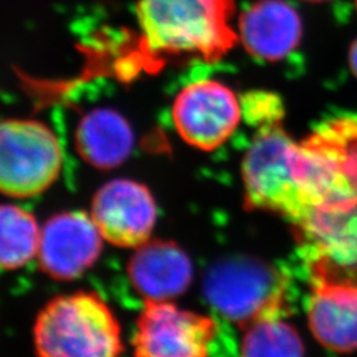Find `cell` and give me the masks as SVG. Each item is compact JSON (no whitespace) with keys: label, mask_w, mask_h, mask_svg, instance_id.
I'll return each mask as SVG.
<instances>
[{"label":"cell","mask_w":357,"mask_h":357,"mask_svg":"<svg viewBox=\"0 0 357 357\" xmlns=\"http://www.w3.org/2000/svg\"><path fill=\"white\" fill-rule=\"evenodd\" d=\"M301 215L293 225L311 282L357 283V118L299 142Z\"/></svg>","instance_id":"cell-1"},{"label":"cell","mask_w":357,"mask_h":357,"mask_svg":"<svg viewBox=\"0 0 357 357\" xmlns=\"http://www.w3.org/2000/svg\"><path fill=\"white\" fill-rule=\"evenodd\" d=\"M234 0H137L139 50L150 61L174 57L218 61L238 41Z\"/></svg>","instance_id":"cell-2"},{"label":"cell","mask_w":357,"mask_h":357,"mask_svg":"<svg viewBox=\"0 0 357 357\" xmlns=\"http://www.w3.org/2000/svg\"><path fill=\"white\" fill-rule=\"evenodd\" d=\"M38 357H121L123 331L113 308L94 291L54 296L32 330Z\"/></svg>","instance_id":"cell-3"},{"label":"cell","mask_w":357,"mask_h":357,"mask_svg":"<svg viewBox=\"0 0 357 357\" xmlns=\"http://www.w3.org/2000/svg\"><path fill=\"white\" fill-rule=\"evenodd\" d=\"M204 294L220 317L241 328L255 320L289 314V278L255 257L217 261L205 274Z\"/></svg>","instance_id":"cell-4"},{"label":"cell","mask_w":357,"mask_h":357,"mask_svg":"<svg viewBox=\"0 0 357 357\" xmlns=\"http://www.w3.org/2000/svg\"><path fill=\"white\" fill-rule=\"evenodd\" d=\"M255 128L243 163L245 202L248 208L277 213L294 225L301 213L299 143L283 130L281 121Z\"/></svg>","instance_id":"cell-5"},{"label":"cell","mask_w":357,"mask_h":357,"mask_svg":"<svg viewBox=\"0 0 357 357\" xmlns=\"http://www.w3.org/2000/svg\"><path fill=\"white\" fill-rule=\"evenodd\" d=\"M63 168L54 132L35 119L0 121V193L28 199L47 191Z\"/></svg>","instance_id":"cell-6"},{"label":"cell","mask_w":357,"mask_h":357,"mask_svg":"<svg viewBox=\"0 0 357 357\" xmlns=\"http://www.w3.org/2000/svg\"><path fill=\"white\" fill-rule=\"evenodd\" d=\"M216 319L174 301H144L131 337L134 357H209Z\"/></svg>","instance_id":"cell-7"},{"label":"cell","mask_w":357,"mask_h":357,"mask_svg":"<svg viewBox=\"0 0 357 357\" xmlns=\"http://www.w3.org/2000/svg\"><path fill=\"white\" fill-rule=\"evenodd\" d=\"M243 116V103L236 93L215 79L187 85L172 105L180 138L202 151H213L228 141Z\"/></svg>","instance_id":"cell-8"},{"label":"cell","mask_w":357,"mask_h":357,"mask_svg":"<svg viewBox=\"0 0 357 357\" xmlns=\"http://www.w3.org/2000/svg\"><path fill=\"white\" fill-rule=\"evenodd\" d=\"M90 216L105 241L137 249L151 240L158 211L146 185L130 178H114L96 193Z\"/></svg>","instance_id":"cell-9"},{"label":"cell","mask_w":357,"mask_h":357,"mask_svg":"<svg viewBox=\"0 0 357 357\" xmlns=\"http://www.w3.org/2000/svg\"><path fill=\"white\" fill-rule=\"evenodd\" d=\"M103 241L90 213L73 211L56 215L41 228L38 264L53 280L73 281L94 266Z\"/></svg>","instance_id":"cell-10"},{"label":"cell","mask_w":357,"mask_h":357,"mask_svg":"<svg viewBox=\"0 0 357 357\" xmlns=\"http://www.w3.org/2000/svg\"><path fill=\"white\" fill-rule=\"evenodd\" d=\"M311 283L307 323L314 339L335 354L357 352V283Z\"/></svg>","instance_id":"cell-11"},{"label":"cell","mask_w":357,"mask_h":357,"mask_svg":"<svg viewBox=\"0 0 357 357\" xmlns=\"http://www.w3.org/2000/svg\"><path fill=\"white\" fill-rule=\"evenodd\" d=\"M128 273L144 301H174L190 289L193 265L176 243L150 240L135 249Z\"/></svg>","instance_id":"cell-12"},{"label":"cell","mask_w":357,"mask_h":357,"mask_svg":"<svg viewBox=\"0 0 357 357\" xmlns=\"http://www.w3.org/2000/svg\"><path fill=\"white\" fill-rule=\"evenodd\" d=\"M238 40L257 59L280 61L301 44L303 26L299 13L283 0H259L238 20Z\"/></svg>","instance_id":"cell-13"},{"label":"cell","mask_w":357,"mask_h":357,"mask_svg":"<svg viewBox=\"0 0 357 357\" xmlns=\"http://www.w3.org/2000/svg\"><path fill=\"white\" fill-rule=\"evenodd\" d=\"M76 146L85 162L101 169H112L128 160L134 149V132L118 112L94 109L77 126Z\"/></svg>","instance_id":"cell-14"},{"label":"cell","mask_w":357,"mask_h":357,"mask_svg":"<svg viewBox=\"0 0 357 357\" xmlns=\"http://www.w3.org/2000/svg\"><path fill=\"white\" fill-rule=\"evenodd\" d=\"M41 228L22 206L0 205V270L24 268L38 258Z\"/></svg>","instance_id":"cell-15"},{"label":"cell","mask_w":357,"mask_h":357,"mask_svg":"<svg viewBox=\"0 0 357 357\" xmlns=\"http://www.w3.org/2000/svg\"><path fill=\"white\" fill-rule=\"evenodd\" d=\"M286 317L273 315L245 327L240 356L305 357L303 340Z\"/></svg>","instance_id":"cell-16"},{"label":"cell","mask_w":357,"mask_h":357,"mask_svg":"<svg viewBox=\"0 0 357 357\" xmlns=\"http://www.w3.org/2000/svg\"><path fill=\"white\" fill-rule=\"evenodd\" d=\"M349 65H351V70L357 78V38L354 41L351 51H349Z\"/></svg>","instance_id":"cell-17"},{"label":"cell","mask_w":357,"mask_h":357,"mask_svg":"<svg viewBox=\"0 0 357 357\" xmlns=\"http://www.w3.org/2000/svg\"><path fill=\"white\" fill-rule=\"evenodd\" d=\"M306 1H311V3H323V1H327V0H306Z\"/></svg>","instance_id":"cell-18"},{"label":"cell","mask_w":357,"mask_h":357,"mask_svg":"<svg viewBox=\"0 0 357 357\" xmlns=\"http://www.w3.org/2000/svg\"><path fill=\"white\" fill-rule=\"evenodd\" d=\"M355 1H356V7H357V0H355Z\"/></svg>","instance_id":"cell-19"}]
</instances>
